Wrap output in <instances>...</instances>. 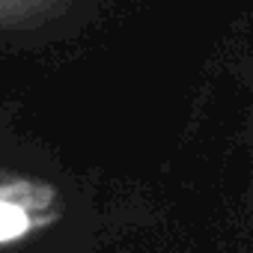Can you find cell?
I'll list each match as a JSON object with an SVG mask.
<instances>
[{"label":"cell","mask_w":253,"mask_h":253,"mask_svg":"<svg viewBox=\"0 0 253 253\" xmlns=\"http://www.w3.org/2000/svg\"><path fill=\"white\" fill-rule=\"evenodd\" d=\"M63 217L60 191L33 176L0 170V247L21 244Z\"/></svg>","instance_id":"1"},{"label":"cell","mask_w":253,"mask_h":253,"mask_svg":"<svg viewBox=\"0 0 253 253\" xmlns=\"http://www.w3.org/2000/svg\"><path fill=\"white\" fill-rule=\"evenodd\" d=\"M66 6L69 0H0V27H39Z\"/></svg>","instance_id":"2"}]
</instances>
